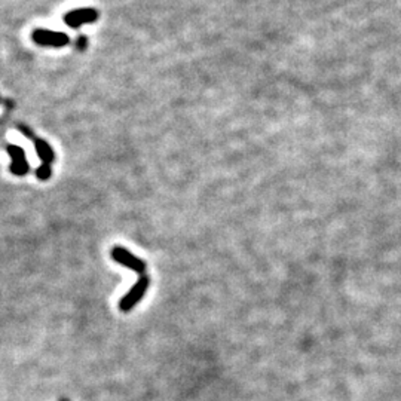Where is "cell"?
Here are the masks:
<instances>
[{"label":"cell","mask_w":401,"mask_h":401,"mask_svg":"<svg viewBox=\"0 0 401 401\" xmlns=\"http://www.w3.org/2000/svg\"><path fill=\"white\" fill-rule=\"evenodd\" d=\"M149 285H150V277H149V275L140 277V278L137 279V282L132 285V288L121 299V302H119V309H121L122 312H129L137 303H140V300L146 295Z\"/></svg>","instance_id":"6da1fadb"},{"label":"cell","mask_w":401,"mask_h":401,"mask_svg":"<svg viewBox=\"0 0 401 401\" xmlns=\"http://www.w3.org/2000/svg\"><path fill=\"white\" fill-rule=\"evenodd\" d=\"M110 256H112L113 260H116L119 264H122V266L128 268V269H132L136 274H139L140 277L147 275L146 274L147 264L144 263V260H141L137 256H134L129 250H126L123 247H115V248H112Z\"/></svg>","instance_id":"7a4b0ae2"},{"label":"cell","mask_w":401,"mask_h":401,"mask_svg":"<svg viewBox=\"0 0 401 401\" xmlns=\"http://www.w3.org/2000/svg\"><path fill=\"white\" fill-rule=\"evenodd\" d=\"M33 40L40 46H54V48H61L70 43V37L66 33L61 32H52V30H45V29H37L33 32Z\"/></svg>","instance_id":"3957f363"},{"label":"cell","mask_w":401,"mask_h":401,"mask_svg":"<svg viewBox=\"0 0 401 401\" xmlns=\"http://www.w3.org/2000/svg\"><path fill=\"white\" fill-rule=\"evenodd\" d=\"M64 22L71 29H79L82 24H91L98 19V12L94 8H82V9H74L70 11L69 14L64 15Z\"/></svg>","instance_id":"277c9868"},{"label":"cell","mask_w":401,"mask_h":401,"mask_svg":"<svg viewBox=\"0 0 401 401\" xmlns=\"http://www.w3.org/2000/svg\"><path fill=\"white\" fill-rule=\"evenodd\" d=\"M8 153L12 157V164H11V173L15 175H25L29 173L30 167L29 162L25 159V153L21 147H18L15 144H9L6 147Z\"/></svg>","instance_id":"5b68a950"},{"label":"cell","mask_w":401,"mask_h":401,"mask_svg":"<svg viewBox=\"0 0 401 401\" xmlns=\"http://www.w3.org/2000/svg\"><path fill=\"white\" fill-rule=\"evenodd\" d=\"M35 140L36 152H37L39 157L42 159V164H43V165H51L54 161H55V153H54L52 147H51L45 140Z\"/></svg>","instance_id":"8992f818"},{"label":"cell","mask_w":401,"mask_h":401,"mask_svg":"<svg viewBox=\"0 0 401 401\" xmlns=\"http://www.w3.org/2000/svg\"><path fill=\"white\" fill-rule=\"evenodd\" d=\"M36 175H37V178L39 180H42V181H45V180H48L51 175H52V170H51V165H40L37 170H36Z\"/></svg>","instance_id":"52a82bcc"},{"label":"cell","mask_w":401,"mask_h":401,"mask_svg":"<svg viewBox=\"0 0 401 401\" xmlns=\"http://www.w3.org/2000/svg\"><path fill=\"white\" fill-rule=\"evenodd\" d=\"M76 46L81 49V51H85L88 46V39L85 37V36H79V39H77V42H76Z\"/></svg>","instance_id":"ba28073f"}]
</instances>
